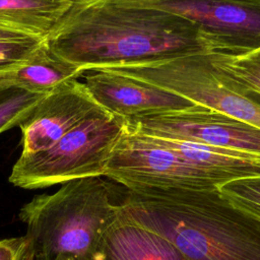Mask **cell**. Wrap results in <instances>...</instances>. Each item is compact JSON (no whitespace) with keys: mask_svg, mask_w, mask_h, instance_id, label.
Wrapping results in <instances>:
<instances>
[{"mask_svg":"<svg viewBox=\"0 0 260 260\" xmlns=\"http://www.w3.org/2000/svg\"><path fill=\"white\" fill-rule=\"evenodd\" d=\"M103 178L64 183L58 191L37 195L20 208L35 260H90L120 210V198Z\"/></svg>","mask_w":260,"mask_h":260,"instance_id":"3","label":"cell"},{"mask_svg":"<svg viewBox=\"0 0 260 260\" xmlns=\"http://www.w3.org/2000/svg\"><path fill=\"white\" fill-rule=\"evenodd\" d=\"M127 122L96 108L51 147L20 155L9 182L23 189H40L89 177H104Z\"/></svg>","mask_w":260,"mask_h":260,"instance_id":"4","label":"cell"},{"mask_svg":"<svg viewBox=\"0 0 260 260\" xmlns=\"http://www.w3.org/2000/svg\"><path fill=\"white\" fill-rule=\"evenodd\" d=\"M45 42V39L0 25V73L30 60Z\"/></svg>","mask_w":260,"mask_h":260,"instance_id":"15","label":"cell"},{"mask_svg":"<svg viewBox=\"0 0 260 260\" xmlns=\"http://www.w3.org/2000/svg\"><path fill=\"white\" fill-rule=\"evenodd\" d=\"M104 69L160 87L260 128V103L243 92L220 73L212 65L207 54L180 56Z\"/></svg>","mask_w":260,"mask_h":260,"instance_id":"5","label":"cell"},{"mask_svg":"<svg viewBox=\"0 0 260 260\" xmlns=\"http://www.w3.org/2000/svg\"><path fill=\"white\" fill-rule=\"evenodd\" d=\"M120 212L173 243L186 260H260V218L218 189L126 191Z\"/></svg>","mask_w":260,"mask_h":260,"instance_id":"2","label":"cell"},{"mask_svg":"<svg viewBox=\"0 0 260 260\" xmlns=\"http://www.w3.org/2000/svg\"><path fill=\"white\" fill-rule=\"evenodd\" d=\"M72 0H0V25L47 39Z\"/></svg>","mask_w":260,"mask_h":260,"instance_id":"13","label":"cell"},{"mask_svg":"<svg viewBox=\"0 0 260 260\" xmlns=\"http://www.w3.org/2000/svg\"><path fill=\"white\" fill-rule=\"evenodd\" d=\"M59 260H73V259H59Z\"/></svg>","mask_w":260,"mask_h":260,"instance_id":"19","label":"cell"},{"mask_svg":"<svg viewBox=\"0 0 260 260\" xmlns=\"http://www.w3.org/2000/svg\"><path fill=\"white\" fill-rule=\"evenodd\" d=\"M84 71L61 59L45 45L27 62L0 73L1 87H18L31 92L47 94L61 84L76 80Z\"/></svg>","mask_w":260,"mask_h":260,"instance_id":"12","label":"cell"},{"mask_svg":"<svg viewBox=\"0 0 260 260\" xmlns=\"http://www.w3.org/2000/svg\"><path fill=\"white\" fill-rule=\"evenodd\" d=\"M99 107L78 79L61 84L47 93L20 123V155L51 147Z\"/></svg>","mask_w":260,"mask_h":260,"instance_id":"10","label":"cell"},{"mask_svg":"<svg viewBox=\"0 0 260 260\" xmlns=\"http://www.w3.org/2000/svg\"><path fill=\"white\" fill-rule=\"evenodd\" d=\"M120 208V207H119ZM90 260H186L169 240L127 219L119 210Z\"/></svg>","mask_w":260,"mask_h":260,"instance_id":"11","label":"cell"},{"mask_svg":"<svg viewBox=\"0 0 260 260\" xmlns=\"http://www.w3.org/2000/svg\"><path fill=\"white\" fill-rule=\"evenodd\" d=\"M197 26L209 55L242 56L260 50V0H145Z\"/></svg>","mask_w":260,"mask_h":260,"instance_id":"7","label":"cell"},{"mask_svg":"<svg viewBox=\"0 0 260 260\" xmlns=\"http://www.w3.org/2000/svg\"><path fill=\"white\" fill-rule=\"evenodd\" d=\"M104 177L128 191L141 189H217L218 181L204 170L160 144L155 138L127 132L108 161Z\"/></svg>","mask_w":260,"mask_h":260,"instance_id":"6","label":"cell"},{"mask_svg":"<svg viewBox=\"0 0 260 260\" xmlns=\"http://www.w3.org/2000/svg\"><path fill=\"white\" fill-rule=\"evenodd\" d=\"M46 94L18 87L0 88V133L14 127L28 117Z\"/></svg>","mask_w":260,"mask_h":260,"instance_id":"16","label":"cell"},{"mask_svg":"<svg viewBox=\"0 0 260 260\" xmlns=\"http://www.w3.org/2000/svg\"><path fill=\"white\" fill-rule=\"evenodd\" d=\"M84 84L94 102L126 122L146 116L191 109L198 104L179 94L110 69L83 73Z\"/></svg>","mask_w":260,"mask_h":260,"instance_id":"9","label":"cell"},{"mask_svg":"<svg viewBox=\"0 0 260 260\" xmlns=\"http://www.w3.org/2000/svg\"><path fill=\"white\" fill-rule=\"evenodd\" d=\"M217 189L229 201L260 218V177L230 181Z\"/></svg>","mask_w":260,"mask_h":260,"instance_id":"17","label":"cell"},{"mask_svg":"<svg viewBox=\"0 0 260 260\" xmlns=\"http://www.w3.org/2000/svg\"><path fill=\"white\" fill-rule=\"evenodd\" d=\"M130 132L180 139L236 150L260 157V128L209 108L140 117L127 122Z\"/></svg>","mask_w":260,"mask_h":260,"instance_id":"8","label":"cell"},{"mask_svg":"<svg viewBox=\"0 0 260 260\" xmlns=\"http://www.w3.org/2000/svg\"><path fill=\"white\" fill-rule=\"evenodd\" d=\"M208 56L212 65L243 92L260 95V50L242 56Z\"/></svg>","mask_w":260,"mask_h":260,"instance_id":"14","label":"cell"},{"mask_svg":"<svg viewBox=\"0 0 260 260\" xmlns=\"http://www.w3.org/2000/svg\"><path fill=\"white\" fill-rule=\"evenodd\" d=\"M46 44L54 54L84 72L209 55L195 24L145 0H72Z\"/></svg>","mask_w":260,"mask_h":260,"instance_id":"1","label":"cell"},{"mask_svg":"<svg viewBox=\"0 0 260 260\" xmlns=\"http://www.w3.org/2000/svg\"><path fill=\"white\" fill-rule=\"evenodd\" d=\"M0 260H35L28 239L21 236L0 240Z\"/></svg>","mask_w":260,"mask_h":260,"instance_id":"18","label":"cell"}]
</instances>
